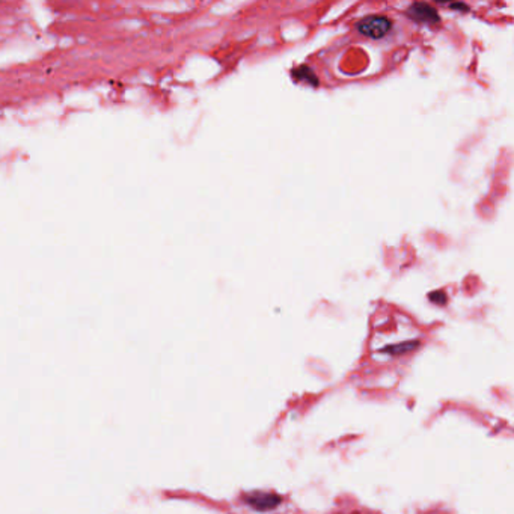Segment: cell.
<instances>
[{"mask_svg": "<svg viewBox=\"0 0 514 514\" xmlns=\"http://www.w3.org/2000/svg\"><path fill=\"white\" fill-rule=\"evenodd\" d=\"M358 31L373 40H381L393 29V23L383 16H370L358 23Z\"/></svg>", "mask_w": 514, "mask_h": 514, "instance_id": "obj_1", "label": "cell"}, {"mask_svg": "<svg viewBox=\"0 0 514 514\" xmlns=\"http://www.w3.org/2000/svg\"><path fill=\"white\" fill-rule=\"evenodd\" d=\"M246 503L256 511H268L276 508L283 499L275 493H266V492H253L246 496Z\"/></svg>", "mask_w": 514, "mask_h": 514, "instance_id": "obj_2", "label": "cell"}, {"mask_svg": "<svg viewBox=\"0 0 514 514\" xmlns=\"http://www.w3.org/2000/svg\"><path fill=\"white\" fill-rule=\"evenodd\" d=\"M408 16L410 18H413L415 21L428 23V24L437 23L440 20L437 11L433 6H430L428 4H424V2L413 4L408 11Z\"/></svg>", "mask_w": 514, "mask_h": 514, "instance_id": "obj_3", "label": "cell"}, {"mask_svg": "<svg viewBox=\"0 0 514 514\" xmlns=\"http://www.w3.org/2000/svg\"><path fill=\"white\" fill-rule=\"evenodd\" d=\"M416 347H420V341H406V342H400V344L388 346V347L382 349V351L390 354V356H400V354L409 353V351L415 350Z\"/></svg>", "mask_w": 514, "mask_h": 514, "instance_id": "obj_4", "label": "cell"}, {"mask_svg": "<svg viewBox=\"0 0 514 514\" xmlns=\"http://www.w3.org/2000/svg\"><path fill=\"white\" fill-rule=\"evenodd\" d=\"M292 76H295V77L299 79V80L310 82L311 84H317V83H318V80H317V77H315V75H314V71H312L311 68H308V67H299L297 70L292 71Z\"/></svg>", "mask_w": 514, "mask_h": 514, "instance_id": "obj_5", "label": "cell"}, {"mask_svg": "<svg viewBox=\"0 0 514 514\" xmlns=\"http://www.w3.org/2000/svg\"><path fill=\"white\" fill-rule=\"evenodd\" d=\"M428 297H430V300H433V302L437 303V305H444L445 300H447V297H445V295H444L442 291H434V292H432V295L428 296Z\"/></svg>", "mask_w": 514, "mask_h": 514, "instance_id": "obj_6", "label": "cell"}]
</instances>
